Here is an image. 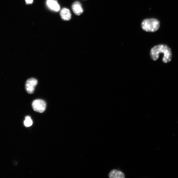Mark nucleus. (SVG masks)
<instances>
[{"label": "nucleus", "instance_id": "10", "mask_svg": "<svg viewBox=\"0 0 178 178\" xmlns=\"http://www.w3.org/2000/svg\"><path fill=\"white\" fill-rule=\"evenodd\" d=\"M26 2L27 4H32L33 2V0H26Z\"/></svg>", "mask_w": 178, "mask_h": 178}, {"label": "nucleus", "instance_id": "7", "mask_svg": "<svg viewBox=\"0 0 178 178\" xmlns=\"http://www.w3.org/2000/svg\"><path fill=\"white\" fill-rule=\"evenodd\" d=\"M47 5L51 9L55 12H58L60 9V7L57 1L55 0H47Z\"/></svg>", "mask_w": 178, "mask_h": 178}, {"label": "nucleus", "instance_id": "3", "mask_svg": "<svg viewBox=\"0 0 178 178\" xmlns=\"http://www.w3.org/2000/svg\"><path fill=\"white\" fill-rule=\"evenodd\" d=\"M32 107L35 111L40 113H42L46 110V104L44 100L37 99L32 102Z\"/></svg>", "mask_w": 178, "mask_h": 178}, {"label": "nucleus", "instance_id": "8", "mask_svg": "<svg viewBox=\"0 0 178 178\" xmlns=\"http://www.w3.org/2000/svg\"><path fill=\"white\" fill-rule=\"evenodd\" d=\"M109 177L111 178H124L125 176L123 173L121 171L114 170L109 173Z\"/></svg>", "mask_w": 178, "mask_h": 178}, {"label": "nucleus", "instance_id": "9", "mask_svg": "<svg viewBox=\"0 0 178 178\" xmlns=\"http://www.w3.org/2000/svg\"><path fill=\"white\" fill-rule=\"evenodd\" d=\"M24 124L26 127H30L32 124V121L30 117L29 116H26L24 121Z\"/></svg>", "mask_w": 178, "mask_h": 178}, {"label": "nucleus", "instance_id": "1", "mask_svg": "<svg viewBox=\"0 0 178 178\" xmlns=\"http://www.w3.org/2000/svg\"><path fill=\"white\" fill-rule=\"evenodd\" d=\"M162 53L164 55L163 61L167 63L171 61L172 58L171 49L167 45L165 44H159L153 47L151 51V58L153 60H157L159 54Z\"/></svg>", "mask_w": 178, "mask_h": 178}, {"label": "nucleus", "instance_id": "6", "mask_svg": "<svg viewBox=\"0 0 178 178\" xmlns=\"http://www.w3.org/2000/svg\"><path fill=\"white\" fill-rule=\"evenodd\" d=\"M60 15L63 21H68L71 19L72 15L71 12L67 8H64L62 9Z\"/></svg>", "mask_w": 178, "mask_h": 178}, {"label": "nucleus", "instance_id": "5", "mask_svg": "<svg viewBox=\"0 0 178 178\" xmlns=\"http://www.w3.org/2000/svg\"><path fill=\"white\" fill-rule=\"evenodd\" d=\"M73 12L75 14L79 16L82 14L83 10L81 3L78 1L74 2L72 6Z\"/></svg>", "mask_w": 178, "mask_h": 178}, {"label": "nucleus", "instance_id": "2", "mask_svg": "<svg viewBox=\"0 0 178 178\" xmlns=\"http://www.w3.org/2000/svg\"><path fill=\"white\" fill-rule=\"evenodd\" d=\"M160 22L155 18H147L141 23L142 29L148 32H154L158 30L160 26Z\"/></svg>", "mask_w": 178, "mask_h": 178}, {"label": "nucleus", "instance_id": "4", "mask_svg": "<svg viewBox=\"0 0 178 178\" xmlns=\"http://www.w3.org/2000/svg\"><path fill=\"white\" fill-rule=\"evenodd\" d=\"M38 83V81L34 78H31L27 80L25 85L26 91L30 94L33 93L35 87Z\"/></svg>", "mask_w": 178, "mask_h": 178}]
</instances>
